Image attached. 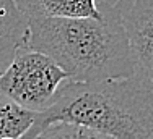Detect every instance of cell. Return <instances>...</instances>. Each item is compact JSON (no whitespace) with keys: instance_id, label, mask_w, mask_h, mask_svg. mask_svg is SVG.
Returning a JSON list of instances; mask_svg holds the SVG:
<instances>
[{"instance_id":"6da1fadb","label":"cell","mask_w":153,"mask_h":139,"mask_svg":"<svg viewBox=\"0 0 153 139\" xmlns=\"http://www.w3.org/2000/svg\"><path fill=\"white\" fill-rule=\"evenodd\" d=\"M52 123L83 126L114 139H152L153 79L137 68L119 79L65 81L21 139H33Z\"/></svg>"},{"instance_id":"7a4b0ae2","label":"cell","mask_w":153,"mask_h":139,"mask_svg":"<svg viewBox=\"0 0 153 139\" xmlns=\"http://www.w3.org/2000/svg\"><path fill=\"white\" fill-rule=\"evenodd\" d=\"M25 47L52 58L68 81L127 78L137 61L114 10L103 18H42L28 21Z\"/></svg>"},{"instance_id":"3957f363","label":"cell","mask_w":153,"mask_h":139,"mask_svg":"<svg viewBox=\"0 0 153 139\" xmlns=\"http://www.w3.org/2000/svg\"><path fill=\"white\" fill-rule=\"evenodd\" d=\"M65 81H68L67 73L52 58L23 45L0 75V96L23 108L42 112Z\"/></svg>"},{"instance_id":"277c9868","label":"cell","mask_w":153,"mask_h":139,"mask_svg":"<svg viewBox=\"0 0 153 139\" xmlns=\"http://www.w3.org/2000/svg\"><path fill=\"white\" fill-rule=\"evenodd\" d=\"M111 8L124 28L137 67L153 79V0H117Z\"/></svg>"},{"instance_id":"5b68a950","label":"cell","mask_w":153,"mask_h":139,"mask_svg":"<svg viewBox=\"0 0 153 139\" xmlns=\"http://www.w3.org/2000/svg\"><path fill=\"white\" fill-rule=\"evenodd\" d=\"M28 21L42 18H103L96 0H15Z\"/></svg>"},{"instance_id":"8992f818","label":"cell","mask_w":153,"mask_h":139,"mask_svg":"<svg viewBox=\"0 0 153 139\" xmlns=\"http://www.w3.org/2000/svg\"><path fill=\"white\" fill-rule=\"evenodd\" d=\"M28 20L15 0H0V75L12 63L16 50L25 45Z\"/></svg>"},{"instance_id":"52a82bcc","label":"cell","mask_w":153,"mask_h":139,"mask_svg":"<svg viewBox=\"0 0 153 139\" xmlns=\"http://www.w3.org/2000/svg\"><path fill=\"white\" fill-rule=\"evenodd\" d=\"M36 113L0 96V139H21L34 125Z\"/></svg>"},{"instance_id":"ba28073f","label":"cell","mask_w":153,"mask_h":139,"mask_svg":"<svg viewBox=\"0 0 153 139\" xmlns=\"http://www.w3.org/2000/svg\"><path fill=\"white\" fill-rule=\"evenodd\" d=\"M33 139H114L98 131L70 123H52L42 128Z\"/></svg>"},{"instance_id":"9c48e42d","label":"cell","mask_w":153,"mask_h":139,"mask_svg":"<svg viewBox=\"0 0 153 139\" xmlns=\"http://www.w3.org/2000/svg\"><path fill=\"white\" fill-rule=\"evenodd\" d=\"M5 139H15V138H5Z\"/></svg>"}]
</instances>
